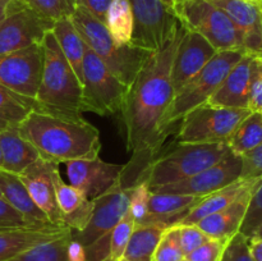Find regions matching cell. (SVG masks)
Listing matches in <instances>:
<instances>
[{"instance_id": "cell-19", "label": "cell", "mask_w": 262, "mask_h": 261, "mask_svg": "<svg viewBox=\"0 0 262 261\" xmlns=\"http://www.w3.org/2000/svg\"><path fill=\"white\" fill-rule=\"evenodd\" d=\"M256 58L243 55V58L230 69L219 89L210 97L207 105L234 109H248L251 81Z\"/></svg>"}, {"instance_id": "cell-14", "label": "cell", "mask_w": 262, "mask_h": 261, "mask_svg": "<svg viewBox=\"0 0 262 261\" xmlns=\"http://www.w3.org/2000/svg\"><path fill=\"white\" fill-rule=\"evenodd\" d=\"M54 22L19 4L0 23V56L41 42Z\"/></svg>"}, {"instance_id": "cell-15", "label": "cell", "mask_w": 262, "mask_h": 261, "mask_svg": "<svg viewBox=\"0 0 262 261\" xmlns=\"http://www.w3.org/2000/svg\"><path fill=\"white\" fill-rule=\"evenodd\" d=\"M69 184L94 200L109 191L123 178L125 165L110 164L100 159H79L66 163Z\"/></svg>"}, {"instance_id": "cell-16", "label": "cell", "mask_w": 262, "mask_h": 261, "mask_svg": "<svg viewBox=\"0 0 262 261\" xmlns=\"http://www.w3.org/2000/svg\"><path fill=\"white\" fill-rule=\"evenodd\" d=\"M216 53V49L204 36L186 28L171 66V84L174 92L199 73Z\"/></svg>"}, {"instance_id": "cell-29", "label": "cell", "mask_w": 262, "mask_h": 261, "mask_svg": "<svg viewBox=\"0 0 262 261\" xmlns=\"http://www.w3.org/2000/svg\"><path fill=\"white\" fill-rule=\"evenodd\" d=\"M166 229L161 225L135 227L123 257L128 261H152L156 246Z\"/></svg>"}, {"instance_id": "cell-6", "label": "cell", "mask_w": 262, "mask_h": 261, "mask_svg": "<svg viewBox=\"0 0 262 261\" xmlns=\"http://www.w3.org/2000/svg\"><path fill=\"white\" fill-rule=\"evenodd\" d=\"M245 54L237 50L217 51L211 60L174 92L170 106L163 118V128L169 135L170 128L191 110L207 104L223 83L230 69L243 58Z\"/></svg>"}, {"instance_id": "cell-5", "label": "cell", "mask_w": 262, "mask_h": 261, "mask_svg": "<svg viewBox=\"0 0 262 261\" xmlns=\"http://www.w3.org/2000/svg\"><path fill=\"white\" fill-rule=\"evenodd\" d=\"M71 19L87 48L99 56L123 83L130 86L150 53L130 45L122 48L115 45L106 26L84 8L77 7Z\"/></svg>"}, {"instance_id": "cell-47", "label": "cell", "mask_w": 262, "mask_h": 261, "mask_svg": "<svg viewBox=\"0 0 262 261\" xmlns=\"http://www.w3.org/2000/svg\"><path fill=\"white\" fill-rule=\"evenodd\" d=\"M248 247L255 261H262V238L261 240H248Z\"/></svg>"}, {"instance_id": "cell-35", "label": "cell", "mask_w": 262, "mask_h": 261, "mask_svg": "<svg viewBox=\"0 0 262 261\" xmlns=\"http://www.w3.org/2000/svg\"><path fill=\"white\" fill-rule=\"evenodd\" d=\"M182 258H184V253L179 243L178 229L173 225L161 235L154 252L152 261H181Z\"/></svg>"}, {"instance_id": "cell-41", "label": "cell", "mask_w": 262, "mask_h": 261, "mask_svg": "<svg viewBox=\"0 0 262 261\" xmlns=\"http://www.w3.org/2000/svg\"><path fill=\"white\" fill-rule=\"evenodd\" d=\"M242 170L239 179L262 178V143L242 156Z\"/></svg>"}, {"instance_id": "cell-40", "label": "cell", "mask_w": 262, "mask_h": 261, "mask_svg": "<svg viewBox=\"0 0 262 261\" xmlns=\"http://www.w3.org/2000/svg\"><path fill=\"white\" fill-rule=\"evenodd\" d=\"M220 261H255L248 247V238L239 232L230 238Z\"/></svg>"}, {"instance_id": "cell-51", "label": "cell", "mask_w": 262, "mask_h": 261, "mask_svg": "<svg viewBox=\"0 0 262 261\" xmlns=\"http://www.w3.org/2000/svg\"><path fill=\"white\" fill-rule=\"evenodd\" d=\"M258 7H260V12H261V15H262V0L258 2Z\"/></svg>"}, {"instance_id": "cell-44", "label": "cell", "mask_w": 262, "mask_h": 261, "mask_svg": "<svg viewBox=\"0 0 262 261\" xmlns=\"http://www.w3.org/2000/svg\"><path fill=\"white\" fill-rule=\"evenodd\" d=\"M110 3H112V0H76L77 7H82L89 10L94 17L101 20L102 23L105 22V17H106Z\"/></svg>"}, {"instance_id": "cell-36", "label": "cell", "mask_w": 262, "mask_h": 261, "mask_svg": "<svg viewBox=\"0 0 262 261\" xmlns=\"http://www.w3.org/2000/svg\"><path fill=\"white\" fill-rule=\"evenodd\" d=\"M262 223V179L256 184L251 194L250 204L246 211L245 219L239 228V233L245 237L251 238L257 227Z\"/></svg>"}, {"instance_id": "cell-26", "label": "cell", "mask_w": 262, "mask_h": 261, "mask_svg": "<svg viewBox=\"0 0 262 261\" xmlns=\"http://www.w3.org/2000/svg\"><path fill=\"white\" fill-rule=\"evenodd\" d=\"M0 147L3 154V170L17 176L40 159L37 150L19 135L17 127L0 130Z\"/></svg>"}, {"instance_id": "cell-18", "label": "cell", "mask_w": 262, "mask_h": 261, "mask_svg": "<svg viewBox=\"0 0 262 261\" xmlns=\"http://www.w3.org/2000/svg\"><path fill=\"white\" fill-rule=\"evenodd\" d=\"M224 10L242 36L243 53L262 60V15L258 3L246 0H210Z\"/></svg>"}, {"instance_id": "cell-7", "label": "cell", "mask_w": 262, "mask_h": 261, "mask_svg": "<svg viewBox=\"0 0 262 261\" xmlns=\"http://www.w3.org/2000/svg\"><path fill=\"white\" fill-rule=\"evenodd\" d=\"M173 9L187 30L204 36L217 51L243 53L242 36L237 26L210 0H176Z\"/></svg>"}, {"instance_id": "cell-56", "label": "cell", "mask_w": 262, "mask_h": 261, "mask_svg": "<svg viewBox=\"0 0 262 261\" xmlns=\"http://www.w3.org/2000/svg\"><path fill=\"white\" fill-rule=\"evenodd\" d=\"M2 22H3V20H2ZM2 22H0V23H2Z\"/></svg>"}, {"instance_id": "cell-23", "label": "cell", "mask_w": 262, "mask_h": 261, "mask_svg": "<svg viewBox=\"0 0 262 261\" xmlns=\"http://www.w3.org/2000/svg\"><path fill=\"white\" fill-rule=\"evenodd\" d=\"M0 191H2L3 199L8 204L12 205L18 212H20L32 227H56L51 224L48 216L36 206L27 188L17 174L0 169Z\"/></svg>"}, {"instance_id": "cell-46", "label": "cell", "mask_w": 262, "mask_h": 261, "mask_svg": "<svg viewBox=\"0 0 262 261\" xmlns=\"http://www.w3.org/2000/svg\"><path fill=\"white\" fill-rule=\"evenodd\" d=\"M19 4L18 0H0V22L4 20Z\"/></svg>"}, {"instance_id": "cell-12", "label": "cell", "mask_w": 262, "mask_h": 261, "mask_svg": "<svg viewBox=\"0 0 262 261\" xmlns=\"http://www.w3.org/2000/svg\"><path fill=\"white\" fill-rule=\"evenodd\" d=\"M241 170H242V158L229 150L224 158L214 165L183 181L152 187L150 188V192L204 197L238 181L241 177Z\"/></svg>"}, {"instance_id": "cell-34", "label": "cell", "mask_w": 262, "mask_h": 261, "mask_svg": "<svg viewBox=\"0 0 262 261\" xmlns=\"http://www.w3.org/2000/svg\"><path fill=\"white\" fill-rule=\"evenodd\" d=\"M133 230H135V220L128 211L110 233L109 256L106 261H119L120 258H123Z\"/></svg>"}, {"instance_id": "cell-10", "label": "cell", "mask_w": 262, "mask_h": 261, "mask_svg": "<svg viewBox=\"0 0 262 261\" xmlns=\"http://www.w3.org/2000/svg\"><path fill=\"white\" fill-rule=\"evenodd\" d=\"M133 13L130 46L140 50H158L181 23L171 7L161 0H129Z\"/></svg>"}, {"instance_id": "cell-38", "label": "cell", "mask_w": 262, "mask_h": 261, "mask_svg": "<svg viewBox=\"0 0 262 261\" xmlns=\"http://www.w3.org/2000/svg\"><path fill=\"white\" fill-rule=\"evenodd\" d=\"M178 229L179 243H181L182 251L186 257L188 253L199 248L205 242L210 240L209 235L196 224L192 225H176Z\"/></svg>"}, {"instance_id": "cell-20", "label": "cell", "mask_w": 262, "mask_h": 261, "mask_svg": "<svg viewBox=\"0 0 262 261\" xmlns=\"http://www.w3.org/2000/svg\"><path fill=\"white\" fill-rule=\"evenodd\" d=\"M53 181L55 197L63 223L72 232H81L89 224L94 210V202L86 194L72 184H67L61 178L58 166H53Z\"/></svg>"}, {"instance_id": "cell-49", "label": "cell", "mask_w": 262, "mask_h": 261, "mask_svg": "<svg viewBox=\"0 0 262 261\" xmlns=\"http://www.w3.org/2000/svg\"><path fill=\"white\" fill-rule=\"evenodd\" d=\"M161 2H163V3H165L166 5H169V7H171V8H173V5H174V2H176V0H161Z\"/></svg>"}, {"instance_id": "cell-54", "label": "cell", "mask_w": 262, "mask_h": 261, "mask_svg": "<svg viewBox=\"0 0 262 261\" xmlns=\"http://www.w3.org/2000/svg\"><path fill=\"white\" fill-rule=\"evenodd\" d=\"M181 261H189V260H187V258L186 257H184V258H182V260Z\"/></svg>"}, {"instance_id": "cell-17", "label": "cell", "mask_w": 262, "mask_h": 261, "mask_svg": "<svg viewBox=\"0 0 262 261\" xmlns=\"http://www.w3.org/2000/svg\"><path fill=\"white\" fill-rule=\"evenodd\" d=\"M55 164L49 163L43 159H38L18 177L27 188L31 199L36 206L48 216L49 222L56 227L67 228L63 223V216L59 210L55 197V188L53 181V166Z\"/></svg>"}, {"instance_id": "cell-22", "label": "cell", "mask_w": 262, "mask_h": 261, "mask_svg": "<svg viewBox=\"0 0 262 261\" xmlns=\"http://www.w3.org/2000/svg\"><path fill=\"white\" fill-rule=\"evenodd\" d=\"M202 197L177 193H150L148 215L142 225H176ZM141 227V225H140Z\"/></svg>"}, {"instance_id": "cell-48", "label": "cell", "mask_w": 262, "mask_h": 261, "mask_svg": "<svg viewBox=\"0 0 262 261\" xmlns=\"http://www.w3.org/2000/svg\"><path fill=\"white\" fill-rule=\"evenodd\" d=\"M261 238H262V223L258 225L257 229L253 232V234L251 235V238H248V240H261Z\"/></svg>"}, {"instance_id": "cell-33", "label": "cell", "mask_w": 262, "mask_h": 261, "mask_svg": "<svg viewBox=\"0 0 262 261\" xmlns=\"http://www.w3.org/2000/svg\"><path fill=\"white\" fill-rule=\"evenodd\" d=\"M45 19L56 22L61 18L71 17L76 10V0H18Z\"/></svg>"}, {"instance_id": "cell-30", "label": "cell", "mask_w": 262, "mask_h": 261, "mask_svg": "<svg viewBox=\"0 0 262 261\" xmlns=\"http://www.w3.org/2000/svg\"><path fill=\"white\" fill-rule=\"evenodd\" d=\"M262 143V113H251L242 120L228 141L235 155L242 156Z\"/></svg>"}, {"instance_id": "cell-8", "label": "cell", "mask_w": 262, "mask_h": 261, "mask_svg": "<svg viewBox=\"0 0 262 261\" xmlns=\"http://www.w3.org/2000/svg\"><path fill=\"white\" fill-rule=\"evenodd\" d=\"M82 89V113L119 115L129 86L123 83L86 45Z\"/></svg>"}, {"instance_id": "cell-25", "label": "cell", "mask_w": 262, "mask_h": 261, "mask_svg": "<svg viewBox=\"0 0 262 261\" xmlns=\"http://www.w3.org/2000/svg\"><path fill=\"white\" fill-rule=\"evenodd\" d=\"M261 179H238L224 188L204 196L176 225L197 224L209 215L225 209L228 205L237 200L246 189L260 182Z\"/></svg>"}, {"instance_id": "cell-31", "label": "cell", "mask_w": 262, "mask_h": 261, "mask_svg": "<svg viewBox=\"0 0 262 261\" xmlns=\"http://www.w3.org/2000/svg\"><path fill=\"white\" fill-rule=\"evenodd\" d=\"M33 109L32 102L0 84V130L18 127Z\"/></svg>"}, {"instance_id": "cell-28", "label": "cell", "mask_w": 262, "mask_h": 261, "mask_svg": "<svg viewBox=\"0 0 262 261\" xmlns=\"http://www.w3.org/2000/svg\"><path fill=\"white\" fill-rule=\"evenodd\" d=\"M104 25L115 45L119 48L129 45L133 33V13L129 0H112Z\"/></svg>"}, {"instance_id": "cell-2", "label": "cell", "mask_w": 262, "mask_h": 261, "mask_svg": "<svg viewBox=\"0 0 262 261\" xmlns=\"http://www.w3.org/2000/svg\"><path fill=\"white\" fill-rule=\"evenodd\" d=\"M18 132L37 150L41 159L53 164L100 156V133L82 118L63 117L33 109L18 125Z\"/></svg>"}, {"instance_id": "cell-9", "label": "cell", "mask_w": 262, "mask_h": 261, "mask_svg": "<svg viewBox=\"0 0 262 261\" xmlns=\"http://www.w3.org/2000/svg\"><path fill=\"white\" fill-rule=\"evenodd\" d=\"M248 109L201 105L181 119L179 143H228L233 132L245 118Z\"/></svg>"}, {"instance_id": "cell-39", "label": "cell", "mask_w": 262, "mask_h": 261, "mask_svg": "<svg viewBox=\"0 0 262 261\" xmlns=\"http://www.w3.org/2000/svg\"><path fill=\"white\" fill-rule=\"evenodd\" d=\"M227 240L210 238L207 242H205L199 248L188 253L186 258L189 261H220L223 252L227 247Z\"/></svg>"}, {"instance_id": "cell-27", "label": "cell", "mask_w": 262, "mask_h": 261, "mask_svg": "<svg viewBox=\"0 0 262 261\" xmlns=\"http://www.w3.org/2000/svg\"><path fill=\"white\" fill-rule=\"evenodd\" d=\"M53 33L55 36L61 53L73 68L81 83H83V56L86 44L74 27L71 17L61 18L54 22Z\"/></svg>"}, {"instance_id": "cell-50", "label": "cell", "mask_w": 262, "mask_h": 261, "mask_svg": "<svg viewBox=\"0 0 262 261\" xmlns=\"http://www.w3.org/2000/svg\"><path fill=\"white\" fill-rule=\"evenodd\" d=\"M0 169H3V154H2V147H0Z\"/></svg>"}, {"instance_id": "cell-24", "label": "cell", "mask_w": 262, "mask_h": 261, "mask_svg": "<svg viewBox=\"0 0 262 261\" xmlns=\"http://www.w3.org/2000/svg\"><path fill=\"white\" fill-rule=\"evenodd\" d=\"M71 232L69 228H20L0 230V261H9L38 243L48 242Z\"/></svg>"}, {"instance_id": "cell-1", "label": "cell", "mask_w": 262, "mask_h": 261, "mask_svg": "<svg viewBox=\"0 0 262 261\" xmlns=\"http://www.w3.org/2000/svg\"><path fill=\"white\" fill-rule=\"evenodd\" d=\"M184 30L181 22L158 50L148 54L128 89L119 114L125 146L130 154L123 173V184L127 179L132 182L130 187L137 183L141 173L156 158L169 136L163 128V118L174 96L171 66Z\"/></svg>"}, {"instance_id": "cell-3", "label": "cell", "mask_w": 262, "mask_h": 261, "mask_svg": "<svg viewBox=\"0 0 262 261\" xmlns=\"http://www.w3.org/2000/svg\"><path fill=\"white\" fill-rule=\"evenodd\" d=\"M43 66L35 109L63 117L82 118V83L61 53L53 31L41 41Z\"/></svg>"}, {"instance_id": "cell-21", "label": "cell", "mask_w": 262, "mask_h": 261, "mask_svg": "<svg viewBox=\"0 0 262 261\" xmlns=\"http://www.w3.org/2000/svg\"><path fill=\"white\" fill-rule=\"evenodd\" d=\"M256 184L246 189L237 200L228 205L225 209L209 215L201 222L197 223L196 225H199L210 238L229 241L230 238L234 237L239 232V228L242 225L243 219H245L246 211H247L248 204H250L251 194H252Z\"/></svg>"}, {"instance_id": "cell-11", "label": "cell", "mask_w": 262, "mask_h": 261, "mask_svg": "<svg viewBox=\"0 0 262 261\" xmlns=\"http://www.w3.org/2000/svg\"><path fill=\"white\" fill-rule=\"evenodd\" d=\"M43 53L41 42L0 56V84L32 102L41 82Z\"/></svg>"}, {"instance_id": "cell-4", "label": "cell", "mask_w": 262, "mask_h": 261, "mask_svg": "<svg viewBox=\"0 0 262 261\" xmlns=\"http://www.w3.org/2000/svg\"><path fill=\"white\" fill-rule=\"evenodd\" d=\"M229 150L228 143H179L178 147L154 159L137 183L145 182L152 188L183 181L216 164Z\"/></svg>"}, {"instance_id": "cell-13", "label": "cell", "mask_w": 262, "mask_h": 261, "mask_svg": "<svg viewBox=\"0 0 262 261\" xmlns=\"http://www.w3.org/2000/svg\"><path fill=\"white\" fill-rule=\"evenodd\" d=\"M94 210L89 224L81 232H72L74 240L87 247L104 235L110 234L115 225L129 210V187L123 186L122 179L109 191L92 200Z\"/></svg>"}, {"instance_id": "cell-53", "label": "cell", "mask_w": 262, "mask_h": 261, "mask_svg": "<svg viewBox=\"0 0 262 261\" xmlns=\"http://www.w3.org/2000/svg\"><path fill=\"white\" fill-rule=\"evenodd\" d=\"M119 261H128V260H127V258H124V257H123V258H120Z\"/></svg>"}, {"instance_id": "cell-55", "label": "cell", "mask_w": 262, "mask_h": 261, "mask_svg": "<svg viewBox=\"0 0 262 261\" xmlns=\"http://www.w3.org/2000/svg\"><path fill=\"white\" fill-rule=\"evenodd\" d=\"M0 197H3V194H2V191H0Z\"/></svg>"}, {"instance_id": "cell-32", "label": "cell", "mask_w": 262, "mask_h": 261, "mask_svg": "<svg viewBox=\"0 0 262 261\" xmlns=\"http://www.w3.org/2000/svg\"><path fill=\"white\" fill-rule=\"evenodd\" d=\"M72 238V230L64 235L38 243L18 253L9 261H69L67 256V247Z\"/></svg>"}, {"instance_id": "cell-37", "label": "cell", "mask_w": 262, "mask_h": 261, "mask_svg": "<svg viewBox=\"0 0 262 261\" xmlns=\"http://www.w3.org/2000/svg\"><path fill=\"white\" fill-rule=\"evenodd\" d=\"M150 188L145 182L129 187V210L135 220V227H140L148 215V200H150Z\"/></svg>"}, {"instance_id": "cell-52", "label": "cell", "mask_w": 262, "mask_h": 261, "mask_svg": "<svg viewBox=\"0 0 262 261\" xmlns=\"http://www.w3.org/2000/svg\"><path fill=\"white\" fill-rule=\"evenodd\" d=\"M246 2H251V3H258L260 0H246Z\"/></svg>"}, {"instance_id": "cell-43", "label": "cell", "mask_w": 262, "mask_h": 261, "mask_svg": "<svg viewBox=\"0 0 262 261\" xmlns=\"http://www.w3.org/2000/svg\"><path fill=\"white\" fill-rule=\"evenodd\" d=\"M248 110L252 113H262V60L256 59L251 81Z\"/></svg>"}, {"instance_id": "cell-45", "label": "cell", "mask_w": 262, "mask_h": 261, "mask_svg": "<svg viewBox=\"0 0 262 261\" xmlns=\"http://www.w3.org/2000/svg\"><path fill=\"white\" fill-rule=\"evenodd\" d=\"M67 256H68L69 261H87L86 247L77 240H74L73 235L67 247Z\"/></svg>"}, {"instance_id": "cell-42", "label": "cell", "mask_w": 262, "mask_h": 261, "mask_svg": "<svg viewBox=\"0 0 262 261\" xmlns=\"http://www.w3.org/2000/svg\"><path fill=\"white\" fill-rule=\"evenodd\" d=\"M20 228L36 227H32L20 212H18L12 205L8 204L3 197H0V230L20 229Z\"/></svg>"}]
</instances>
